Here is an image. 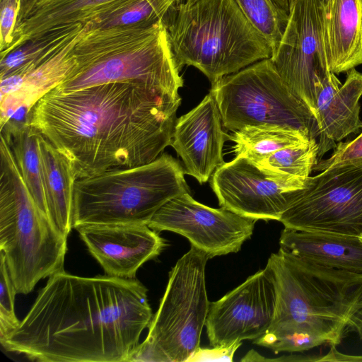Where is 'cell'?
Segmentation results:
<instances>
[{"mask_svg":"<svg viewBox=\"0 0 362 362\" xmlns=\"http://www.w3.org/2000/svg\"><path fill=\"white\" fill-rule=\"evenodd\" d=\"M180 103L139 83L112 82L52 90L24 119L66 157L78 180L155 160L171 145Z\"/></svg>","mask_w":362,"mask_h":362,"instance_id":"1","label":"cell"},{"mask_svg":"<svg viewBox=\"0 0 362 362\" xmlns=\"http://www.w3.org/2000/svg\"><path fill=\"white\" fill-rule=\"evenodd\" d=\"M153 314L136 279L49 276L18 327L1 342L40 362H127Z\"/></svg>","mask_w":362,"mask_h":362,"instance_id":"2","label":"cell"},{"mask_svg":"<svg viewBox=\"0 0 362 362\" xmlns=\"http://www.w3.org/2000/svg\"><path fill=\"white\" fill-rule=\"evenodd\" d=\"M85 30L74 48L77 64L54 90L70 92L112 82L147 86L174 99L183 79L163 20Z\"/></svg>","mask_w":362,"mask_h":362,"instance_id":"3","label":"cell"},{"mask_svg":"<svg viewBox=\"0 0 362 362\" xmlns=\"http://www.w3.org/2000/svg\"><path fill=\"white\" fill-rule=\"evenodd\" d=\"M276 301L264 332L274 336L308 329L336 346L362 303V274L322 266L279 250L268 259Z\"/></svg>","mask_w":362,"mask_h":362,"instance_id":"4","label":"cell"},{"mask_svg":"<svg viewBox=\"0 0 362 362\" xmlns=\"http://www.w3.org/2000/svg\"><path fill=\"white\" fill-rule=\"evenodd\" d=\"M163 22L179 69L193 66L211 84L272 55L235 0L180 1Z\"/></svg>","mask_w":362,"mask_h":362,"instance_id":"5","label":"cell"},{"mask_svg":"<svg viewBox=\"0 0 362 362\" xmlns=\"http://www.w3.org/2000/svg\"><path fill=\"white\" fill-rule=\"evenodd\" d=\"M0 254L18 293L64 269L67 238L37 205L4 138L0 143Z\"/></svg>","mask_w":362,"mask_h":362,"instance_id":"6","label":"cell"},{"mask_svg":"<svg viewBox=\"0 0 362 362\" xmlns=\"http://www.w3.org/2000/svg\"><path fill=\"white\" fill-rule=\"evenodd\" d=\"M187 192L190 191L185 170L165 153L146 164L80 178L74 187L72 228L83 224H148L165 203Z\"/></svg>","mask_w":362,"mask_h":362,"instance_id":"7","label":"cell"},{"mask_svg":"<svg viewBox=\"0 0 362 362\" xmlns=\"http://www.w3.org/2000/svg\"><path fill=\"white\" fill-rule=\"evenodd\" d=\"M208 257L193 245L169 272L165 291L144 341L127 362H185L200 346L210 302L205 267Z\"/></svg>","mask_w":362,"mask_h":362,"instance_id":"8","label":"cell"},{"mask_svg":"<svg viewBox=\"0 0 362 362\" xmlns=\"http://www.w3.org/2000/svg\"><path fill=\"white\" fill-rule=\"evenodd\" d=\"M223 124L235 132L246 126L274 125L318 136L316 120L279 74L270 59L258 61L211 84Z\"/></svg>","mask_w":362,"mask_h":362,"instance_id":"9","label":"cell"},{"mask_svg":"<svg viewBox=\"0 0 362 362\" xmlns=\"http://www.w3.org/2000/svg\"><path fill=\"white\" fill-rule=\"evenodd\" d=\"M279 221L284 228L359 237L362 233V165L308 177Z\"/></svg>","mask_w":362,"mask_h":362,"instance_id":"10","label":"cell"},{"mask_svg":"<svg viewBox=\"0 0 362 362\" xmlns=\"http://www.w3.org/2000/svg\"><path fill=\"white\" fill-rule=\"evenodd\" d=\"M270 59L280 76L315 116L317 91L329 72L325 16L319 0H296Z\"/></svg>","mask_w":362,"mask_h":362,"instance_id":"11","label":"cell"},{"mask_svg":"<svg viewBox=\"0 0 362 362\" xmlns=\"http://www.w3.org/2000/svg\"><path fill=\"white\" fill-rule=\"evenodd\" d=\"M257 221L223 207L206 206L187 192L161 206L148 226L184 236L210 259L238 252L251 238Z\"/></svg>","mask_w":362,"mask_h":362,"instance_id":"12","label":"cell"},{"mask_svg":"<svg viewBox=\"0 0 362 362\" xmlns=\"http://www.w3.org/2000/svg\"><path fill=\"white\" fill-rule=\"evenodd\" d=\"M276 301L275 278L267 264L221 299L210 303L205 324L210 345L225 346L260 337L272 322Z\"/></svg>","mask_w":362,"mask_h":362,"instance_id":"13","label":"cell"},{"mask_svg":"<svg viewBox=\"0 0 362 362\" xmlns=\"http://www.w3.org/2000/svg\"><path fill=\"white\" fill-rule=\"evenodd\" d=\"M211 186L221 207L265 221H279L301 189L270 179L251 160L238 156L214 171Z\"/></svg>","mask_w":362,"mask_h":362,"instance_id":"14","label":"cell"},{"mask_svg":"<svg viewBox=\"0 0 362 362\" xmlns=\"http://www.w3.org/2000/svg\"><path fill=\"white\" fill-rule=\"evenodd\" d=\"M105 274L133 279L146 262L165 247L158 231L148 224H83L74 228Z\"/></svg>","mask_w":362,"mask_h":362,"instance_id":"15","label":"cell"},{"mask_svg":"<svg viewBox=\"0 0 362 362\" xmlns=\"http://www.w3.org/2000/svg\"><path fill=\"white\" fill-rule=\"evenodd\" d=\"M213 95L209 93L187 114L176 119L171 145L185 165V173L200 184L207 182L224 163L226 134Z\"/></svg>","mask_w":362,"mask_h":362,"instance_id":"16","label":"cell"},{"mask_svg":"<svg viewBox=\"0 0 362 362\" xmlns=\"http://www.w3.org/2000/svg\"><path fill=\"white\" fill-rule=\"evenodd\" d=\"M362 98V73L355 68L346 72L341 83L329 71L317 91L315 116L318 160L351 134L362 129L359 100ZM318 160V161H319Z\"/></svg>","mask_w":362,"mask_h":362,"instance_id":"17","label":"cell"},{"mask_svg":"<svg viewBox=\"0 0 362 362\" xmlns=\"http://www.w3.org/2000/svg\"><path fill=\"white\" fill-rule=\"evenodd\" d=\"M60 50L24 75L8 92L1 95L0 124L2 127L18 113L25 115L45 95L64 82L75 69L74 48L85 30Z\"/></svg>","mask_w":362,"mask_h":362,"instance_id":"18","label":"cell"},{"mask_svg":"<svg viewBox=\"0 0 362 362\" xmlns=\"http://www.w3.org/2000/svg\"><path fill=\"white\" fill-rule=\"evenodd\" d=\"M279 250L327 267L362 274V241L358 236L284 228Z\"/></svg>","mask_w":362,"mask_h":362,"instance_id":"19","label":"cell"},{"mask_svg":"<svg viewBox=\"0 0 362 362\" xmlns=\"http://www.w3.org/2000/svg\"><path fill=\"white\" fill-rule=\"evenodd\" d=\"M325 33L331 72H347L361 65L362 0H333Z\"/></svg>","mask_w":362,"mask_h":362,"instance_id":"20","label":"cell"},{"mask_svg":"<svg viewBox=\"0 0 362 362\" xmlns=\"http://www.w3.org/2000/svg\"><path fill=\"white\" fill-rule=\"evenodd\" d=\"M135 0H65L47 9L33 12L15 27L13 40L4 56L30 39L68 25L86 24L95 18L114 12Z\"/></svg>","mask_w":362,"mask_h":362,"instance_id":"21","label":"cell"},{"mask_svg":"<svg viewBox=\"0 0 362 362\" xmlns=\"http://www.w3.org/2000/svg\"><path fill=\"white\" fill-rule=\"evenodd\" d=\"M40 154L49 217L68 238L73 228L74 194L77 178L66 157L42 134Z\"/></svg>","mask_w":362,"mask_h":362,"instance_id":"22","label":"cell"},{"mask_svg":"<svg viewBox=\"0 0 362 362\" xmlns=\"http://www.w3.org/2000/svg\"><path fill=\"white\" fill-rule=\"evenodd\" d=\"M84 25L76 23L52 29L1 56L0 93H6L28 71L60 50L82 31Z\"/></svg>","mask_w":362,"mask_h":362,"instance_id":"23","label":"cell"},{"mask_svg":"<svg viewBox=\"0 0 362 362\" xmlns=\"http://www.w3.org/2000/svg\"><path fill=\"white\" fill-rule=\"evenodd\" d=\"M40 136L25 119H11L1 127V137L8 144L30 193L49 216L40 154Z\"/></svg>","mask_w":362,"mask_h":362,"instance_id":"24","label":"cell"},{"mask_svg":"<svg viewBox=\"0 0 362 362\" xmlns=\"http://www.w3.org/2000/svg\"><path fill=\"white\" fill-rule=\"evenodd\" d=\"M318 160L317 141L312 138L307 142L280 149L255 165L270 179L302 189Z\"/></svg>","mask_w":362,"mask_h":362,"instance_id":"25","label":"cell"},{"mask_svg":"<svg viewBox=\"0 0 362 362\" xmlns=\"http://www.w3.org/2000/svg\"><path fill=\"white\" fill-rule=\"evenodd\" d=\"M230 139L235 143V156L246 158L255 164L280 149L310 139L299 131L268 124L246 126L233 132Z\"/></svg>","mask_w":362,"mask_h":362,"instance_id":"26","label":"cell"},{"mask_svg":"<svg viewBox=\"0 0 362 362\" xmlns=\"http://www.w3.org/2000/svg\"><path fill=\"white\" fill-rule=\"evenodd\" d=\"M180 0H135L110 13L87 23L89 30L140 23H153L164 19L169 9Z\"/></svg>","mask_w":362,"mask_h":362,"instance_id":"27","label":"cell"},{"mask_svg":"<svg viewBox=\"0 0 362 362\" xmlns=\"http://www.w3.org/2000/svg\"><path fill=\"white\" fill-rule=\"evenodd\" d=\"M251 25L269 42L272 54L286 30L289 13L272 0H235Z\"/></svg>","mask_w":362,"mask_h":362,"instance_id":"28","label":"cell"},{"mask_svg":"<svg viewBox=\"0 0 362 362\" xmlns=\"http://www.w3.org/2000/svg\"><path fill=\"white\" fill-rule=\"evenodd\" d=\"M253 343L267 347L274 354L303 351L327 344L323 338L308 329H296L274 336L262 335Z\"/></svg>","mask_w":362,"mask_h":362,"instance_id":"29","label":"cell"},{"mask_svg":"<svg viewBox=\"0 0 362 362\" xmlns=\"http://www.w3.org/2000/svg\"><path fill=\"white\" fill-rule=\"evenodd\" d=\"M0 342L14 331L21 321L15 310V296L18 293L10 277L2 255L0 254Z\"/></svg>","mask_w":362,"mask_h":362,"instance_id":"30","label":"cell"},{"mask_svg":"<svg viewBox=\"0 0 362 362\" xmlns=\"http://www.w3.org/2000/svg\"><path fill=\"white\" fill-rule=\"evenodd\" d=\"M361 165L362 132L354 139L339 142L330 157L320 160L313 170L321 172L335 167Z\"/></svg>","mask_w":362,"mask_h":362,"instance_id":"31","label":"cell"},{"mask_svg":"<svg viewBox=\"0 0 362 362\" xmlns=\"http://www.w3.org/2000/svg\"><path fill=\"white\" fill-rule=\"evenodd\" d=\"M21 0H1L0 3V52L9 47L13 40Z\"/></svg>","mask_w":362,"mask_h":362,"instance_id":"32","label":"cell"},{"mask_svg":"<svg viewBox=\"0 0 362 362\" xmlns=\"http://www.w3.org/2000/svg\"><path fill=\"white\" fill-rule=\"evenodd\" d=\"M241 344L242 341H238L229 346H212L211 349L199 346L188 361H232L235 352Z\"/></svg>","mask_w":362,"mask_h":362,"instance_id":"33","label":"cell"},{"mask_svg":"<svg viewBox=\"0 0 362 362\" xmlns=\"http://www.w3.org/2000/svg\"><path fill=\"white\" fill-rule=\"evenodd\" d=\"M346 332H355L362 340V303L349 320Z\"/></svg>","mask_w":362,"mask_h":362,"instance_id":"34","label":"cell"},{"mask_svg":"<svg viewBox=\"0 0 362 362\" xmlns=\"http://www.w3.org/2000/svg\"><path fill=\"white\" fill-rule=\"evenodd\" d=\"M39 1L40 0H21L16 26L30 14Z\"/></svg>","mask_w":362,"mask_h":362,"instance_id":"35","label":"cell"},{"mask_svg":"<svg viewBox=\"0 0 362 362\" xmlns=\"http://www.w3.org/2000/svg\"><path fill=\"white\" fill-rule=\"evenodd\" d=\"M65 0H40L34 7L30 14L33 12L42 11L54 6L64 1Z\"/></svg>","mask_w":362,"mask_h":362,"instance_id":"36","label":"cell"},{"mask_svg":"<svg viewBox=\"0 0 362 362\" xmlns=\"http://www.w3.org/2000/svg\"><path fill=\"white\" fill-rule=\"evenodd\" d=\"M279 8L289 13L291 0H272Z\"/></svg>","mask_w":362,"mask_h":362,"instance_id":"37","label":"cell"},{"mask_svg":"<svg viewBox=\"0 0 362 362\" xmlns=\"http://www.w3.org/2000/svg\"><path fill=\"white\" fill-rule=\"evenodd\" d=\"M319 1L321 5V7L323 10V12H324V14L325 16V20H326V18L328 16L329 10L331 8L333 0H319Z\"/></svg>","mask_w":362,"mask_h":362,"instance_id":"38","label":"cell"},{"mask_svg":"<svg viewBox=\"0 0 362 362\" xmlns=\"http://www.w3.org/2000/svg\"><path fill=\"white\" fill-rule=\"evenodd\" d=\"M195 0H180V1H185V2H192V1H194Z\"/></svg>","mask_w":362,"mask_h":362,"instance_id":"39","label":"cell"},{"mask_svg":"<svg viewBox=\"0 0 362 362\" xmlns=\"http://www.w3.org/2000/svg\"><path fill=\"white\" fill-rule=\"evenodd\" d=\"M296 0H291V6L293 5V4L294 3Z\"/></svg>","mask_w":362,"mask_h":362,"instance_id":"40","label":"cell"},{"mask_svg":"<svg viewBox=\"0 0 362 362\" xmlns=\"http://www.w3.org/2000/svg\"><path fill=\"white\" fill-rule=\"evenodd\" d=\"M360 239L362 241V233L361 234V235L359 236Z\"/></svg>","mask_w":362,"mask_h":362,"instance_id":"41","label":"cell"}]
</instances>
